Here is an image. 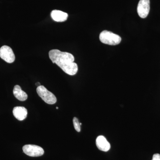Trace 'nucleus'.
<instances>
[{
  "label": "nucleus",
  "instance_id": "nucleus-10",
  "mask_svg": "<svg viewBox=\"0 0 160 160\" xmlns=\"http://www.w3.org/2000/svg\"><path fill=\"white\" fill-rule=\"evenodd\" d=\"M13 95L15 97L20 101H25L28 98V95L25 92L23 91L18 85H16L13 88Z\"/></svg>",
  "mask_w": 160,
  "mask_h": 160
},
{
  "label": "nucleus",
  "instance_id": "nucleus-3",
  "mask_svg": "<svg viewBox=\"0 0 160 160\" xmlns=\"http://www.w3.org/2000/svg\"><path fill=\"white\" fill-rule=\"evenodd\" d=\"M37 92L40 97L46 103L52 105L56 102L57 98L52 92L49 91L45 86H38L37 89Z\"/></svg>",
  "mask_w": 160,
  "mask_h": 160
},
{
  "label": "nucleus",
  "instance_id": "nucleus-1",
  "mask_svg": "<svg viewBox=\"0 0 160 160\" xmlns=\"http://www.w3.org/2000/svg\"><path fill=\"white\" fill-rule=\"evenodd\" d=\"M49 58L69 75H74L77 73L78 66L74 62L73 55L66 52H62L58 49H52L49 52Z\"/></svg>",
  "mask_w": 160,
  "mask_h": 160
},
{
  "label": "nucleus",
  "instance_id": "nucleus-6",
  "mask_svg": "<svg viewBox=\"0 0 160 160\" xmlns=\"http://www.w3.org/2000/svg\"><path fill=\"white\" fill-rule=\"evenodd\" d=\"M150 10L149 0H140L138 4V14L142 18H145L149 14Z\"/></svg>",
  "mask_w": 160,
  "mask_h": 160
},
{
  "label": "nucleus",
  "instance_id": "nucleus-14",
  "mask_svg": "<svg viewBox=\"0 0 160 160\" xmlns=\"http://www.w3.org/2000/svg\"><path fill=\"white\" fill-rule=\"evenodd\" d=\"M56 109H58V107H56Z\"/></svg>",
  "mask_w": 160,
  "mask_h": 160
},
{
  "label": "nucleus",
  "instance_id": "nucleus-8",
  "mask_svg": "<svg viewBox=\"0 0 160 160\" xmlns=\"http://www.w3.org/2000/svg\"><path fill=\"white\" fill-rule=\"evenodd\" d=\"M12 113L16 118L19 121L25 120L27 117L28 112L27 109L22 106H16L13 108Z\"/></svg>",
  "mask_w": 160,
  "mask_h": 160
},
{
  "label": "nucleus",
  "instance_id": "nucleus-13",
  "mask_svg": "<svg viewBox=\"0 0 160 160\" xmlns=\"http://www.w3.org/2000/svg\"><path fill=\"white\" fill-rule=\"evenodd\" d=\"M36 85L37 86H41V84H40V83L39 82H37L36 83Z\"/></svg>",
  "mask_w": 160,
  "mask_h": 160
},
{
  "label": "nucleus",
  "instance_id": "nucleus-7",
  "mask_svg": "<svg viewBox=\"0 0 160 160\" xmlns=\"http://www.w3.org/2000/svg\"><path fill=\"white\" fill-rule=\"evenodd\" d=\"M96 144L98 149L101 151L107 152L110 149V143L103 136H99L96 140Z\"/></svg>",
  "mask_w": 160,
  "mask_h": 160
},
{
  "label": "nucleus",
  "instance_id": "nucleus-2",
  "mask_svg": "<svg viewBox=\"0 0 160 160\" xmlns=\"http://www.w3.org/2000/svg\"><path fill=\"white\" fill-rule=\"evenodd\" d=\"M99 39L102 43L110 46L118 45L122 41V38L118 35L107 30H104L101 32Z\"/></svg>",
  "mask_w": 160,
  "mask_h": 160
},
{
  "label": "nucleus",
  "instance_id": "nucleus-4",
  "mask_svg": "<svg viewBox=\"0 0 160 160\" xmlns=\"http://www.w3.org/2000/svg\"><path fill=\"white\" fill-rule=\"evenodd\" d=\"M23 152L27 155L32 157H37L43 155L44 149L39 146L34 145H26L23 147Z\"/></svg>",
  "mask_w": 160,
  "mask_h": 160
},
{
  "label": "nucleus",
  "instance_id": "nucleus-11",
  "mask_svg": "<svg viewBox=\"0 0 160 160\" xmlns=\"http://www.w3.org/2000/svg\"><path fill=\"white\" fill-rule=\"evenodd\" d=\"M73 124L74 129L78 132L81 131V125L77 118L74 117L73 119Z\"/></svg>",
  "mask_w": 160,
  "mask_h": 160
},
{
  "label": "nucleus",
  "instance_id": "nucleus-12",
  "mask_svg": "<svg viewBox=\"0 0 160 160\" xmlns=\"http://www.w3.org/2000/svg\"><path fill=\"white\" fill-rule=\"evenodd\" d=\"M152 160H160V154L159 153H155L152 156Z\"/></svg>",
  "mask_w": 160,
  "mask_h": 160
},
{
  "label": "nucleus",
  "instance_id": "nucleus-9",
  "mask_svg": "<svg viewBox=\"0 0 160 160\" xmlns=\"http://www.w3.org/2000/svg\"><path fill=\"white\" fill-rule=\"evenodd\" d=\"M52 18L57 22H64L68 18V14L60 10H53L51 12Z\"/></svg>",
  "mask_w": 160,
  "mask_h": 160
},
{
  "label": "nucleus",
  "instance_id": "nucleus-5",
  "mask_svg": "<svg viewBox=\"0 0 160 160\" xmlns=\"http://www.w3.org/2000/svg\"><path fill=\"white\" fill-rule=\"evenodd\" d=\"M0 57L8 63L13 62L15 59L12 49L7 46H2L0 48Z\"/></svg>",
  "mask_w": 160,
  "mask_h": 160
}]
</instances>
